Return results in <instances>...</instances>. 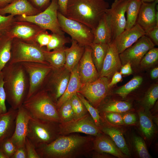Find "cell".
Listing matches in <instances>:
<instances>
[{"instance_id": "cell-34", "label": "cell", "mask_w": 158, "mask_h": 158, "mask_svg": "<svg viewBox=\"0 0 158 158\" xmlns=\"http://www.w3.org/2000/svg\"><path fill=\"white\" fill-rule=\"evenodd\" d=\"M143 80L142 77L135 76L126 84L117 89L115 93L124 98L130 92L139 87Z\"/></svg>"}, {"instance_id": "cell-1", "label": "cell", "mask_w": 158, "mask_h": 158, "mask_svg": "<svg viewBox=\"0 0 158 158\" xmlns=\"http://www.w3.org/2000/svg\"><path fill=\"white\" fill-rule=\"evenodd\" d=\"M95 136L78 133L60 135L51 142L36 147L40 158H80L91 156Z\"/></svg>"}, {"instance_id": "cell-9", "label": "cell", "mask_w": 158, "mask_h": 158, "mask_svg": "<svg viewBox=\"0 0 158 158\" xmlns=\"http://www.w3.org/2000/svg\"><path fill=\"white\" fill-rule=\"evenodd\" d=\"M21 63L29 77V87L26 99L43 89L52 68L49 64L37 62Z\"/></svg>"}, {"instance_id": "cell-8", "label": "cell", "mask_w": 158, "mask_h": 158, "mask_svg": "<svg viewBox=\"0 0 158 158\" xmlns=\"http://www.w3.org/2000/svg\"><path fill=\"white\" fill-rule=\"evenodd\" d=\"M58 18L62 30L69 35L71 40L82 46H90L94 37L90 28L80 22L67 18L59 11Z\"/></svg>"}, {"instance_id": "cell-10", "label": "cell", "mask_w": 158, "mask_h": 158, "mask_svg": "<svg viewBox=\"0 0 158 158\" xmlns=\"http://www.w3.org/2000/svg\"><path fill=\"white\" fill-rule=\"evenodd\" d=\"M109 78L99 77L95 81L82 84L78 91L95 108L98 109L107 95L110 88Z\"/></svg>"}, {"instance_id": "cell-7", "label": "cell", "mask_w": 158, "mask_h": 158, "mask_svg": "<svg viewBox=\"0 0 158 158\" xmlns=\"http://www.w3.org/2000/svg\"><path fill=\"white\" fill-rule=\"evenodd\" d=\"M37 62L49 64L45 60L42 47L37 43L28 42L20 39H13L11 59L8 63Z\"/></svg>"}, {"instance_id": "cell-50", "label": "cell", "mask_w": 158, "mask_h": 158, "mask_svg": "<svg viewBox=\"0 0 158 158\" xmlns=\"http://www.w3.org/2000/svg\"><path fill=\"white\" fill-rule=\"evenodd\" d=\"M11 158H27V155L25 146L17 148Z\"/></svg>"}, {"instance_id": "cell-14", "label": "cell", "mask_w": 158, "mask_h": 158, "mask_svg": "<svg viewBox=\"0 0 158 158\" xmlns=\"http://www.w3.org/2000/svg\"><path fill=\"white\" fill-rule=\"evenodd\" d=\"M154 44L146 35L140 38L135 43L119 54L122 66L129 62L131 66H137L145 54L154 47Z\"/></svg>"}, {"instance_id": "cell-3", "label": "cell", "mask_w": 158, "mask_h": 158, "mask_svg": "<svg viewBox=\"0 0 158 158\" xmlns=\"http://www.w3.org/2000/svg\"><path fill=\"white\" fill-rule=\"evenodd\" d=\"M105 0H68L65 16L80 22L92 32L106 10L109 3Z\"/></svg>"}, {"instance_id": "cell-47", "label": "cell", "mask_w": 158, "mask_h": 158, "mask_svg": "<svg viewBox=\"0 0 158 158\" xmlns=\"http://www.w3.org/2000/svg\"><path fill=\"white\" fill-rule=\"evenodd\" d=\"M105 113L106 118L111 123L117 125L123 124L122 116L118 113L109 112Z\"/></svg>"}, {"instance_id": "cell-52", "label": "cell", "mask_w": 158, "mask_h": 158, "mask_svg": "<svg viewBox=\"0 0 158 158\" xmlns=\"http://www.w3.org/2000/svg\"><path fill=\"white\" fill-rule=\"evenodd\" d=\"M120 73L122 75H129L133 73V70L130 63L128 62L122 66L120 69Z\"/></svg>"}, {"instance_id": "cell-16", "label": "cell", "mask_w": 158, "mask_h": 158, "mask_svg": "<svg viewBox=\"0 0 158 158\" xmlns=\"http://www.w3.org/2000/svg\"><path fill=\"white\" fill-rule=\"evenodd\" d=\"M90 46L85 47L83 56L78 63V71L80 81L82 84L94 82L99 75L93 62Z\"/></svg>"}, {"instance_id": "cell-11", "label": "cell", "mask_w": 158, "mask_h": 158, "mask_svg": "<svg viewBox=\"0 0 158 158\" xmlns=\"http://www.w3.org/2000/svg\"><path fill=\"white\" fill-rule=\"evenodd\" d=\"M59 126L61 135L80 133L96 137L102 133L89 113L81 118L61 123Z\"/></svg>"}, {"instance_id": "cell-30", "label": "cell", "mask_w": 158, "mask_h": 158, "mask_svg": "<svg viewBox=\"0 0 158 158\" xmlns=\"http://www.w3.org/2000/svg\"><path fill=\"white\" fill-rule=\"evenodd\" d=\"M13 40L4 33L0 39V73L11 59Z\"/></svg>"}, {"instance_id": "cell-27", "label": "cell", "mask_w": 158, "mask_h": 158, "mask_svg": "<svg viewBox=\"0 0 158 158\" xmlns=\"http://www.w3.org/2000/svg\"><path fill=\"white\" fill-rule=\"evenodd\" d=\"M66 48L64 47L58 49L48 51L42 47L45 60L53 69H58L64 66L66 61Z\"/></svg>"}, {"instance_id": "cell-23", "label": "cell", "mask_w": 158, "mask_h": 158, "mask_svg": "<svg viewBox=\"0 0 158 158\" xmlns=\"http://www.w3.org/2000/svg\"><path fill=\"white\" fill-rule=\"evenodd\" d=\"M17 113L18 109L11 107L6 113L0 114V143L13 135Z\"/></svg>"}, {"instance_id": "cell-18", "label": "cell", "mask_w": 158, "mask_h": 158, "mask_svg": "<svg viewBox=\"0 0 158 158\" xmlns=\"http://www.w3.org/2000/svg\"><path fill=\"white\" fill-rule=\"evenodd\" d=\"M158 1L151 3L142 2L136 21L146 34L156 26H158L156 20V8Z\"/></svg>"}, {"instance_id": "cell-35", "label": "cell", "mask_w": 158, "mask_h": 158, "mask_svg": "<svg viewBox=\"0 0 158 158\" xmlns=\"http://www.w3.org/2000/svg\"><path fill=\"white\" fill-rule=\"evenodd\" d=\"M50 41L46 46V50L48 51L58 49L65 47V45L71 41L64 35L53 33L51 35Z\"/></svg>"}, {"instance_id": "cell-54", "label": "cell", "mask_w": 158, "mask_h": 158, "mask_svg": "<svg viewBox=\"0 0 158 158\" xmlns=\"http://www.w3.org/2000/svg\"><path fill=\"white\" fill-rule=\"evenodd\" d=\"M38 8H41L47 6L52 0H30Z\"/></svg>"}, {"instance_id": "cell-13", "label": "cell", "mask_w": 158, "mask_h": 158, "mask_svg": "<svg viewBox=\"0 0 158 158\" xmlns=\"http://www.w3.org/2000/svg\"><path fill=\"white\" fill-rule=\"evenodd\" d=\"M71 73L64 66L58 69H52L49 74L43 89L48 92L55 103L64 93Z\"/></svg>"}, {"instance_id": "cell-40", "label": "cell", "mask_w": 158, "mask_h": 158, "mask_svg": "<svg viewBox=\"0 0 158 158\" xmlns=\"http://www.w3.org/2000/svg\"><path fill=\"white\" fill-rule=\"evenodd\" d=\"M158 98V85H154L148 90L144 98L143 103L148 109H151Z\"/></svg>"}, {"instance_id": "cell-57", "label": "cell", "mask_w": 158, "mask_h": 158, "mask_svg": "<svg viewBox=\"0 0 158 158\" xmlns=\"http://www.w3.org/2000/svg\"><path fill=\"white\" fill-rule=\"evenodd\" d=\"M14 0H0V8H3L10 4Z\"/></svg>"}, {"instance_id": "cell-19", "label": "cell", "mask_w": 158, "mask_h": 158, "mask_svg": "<svg viewBox=\"0 0 158 158\" xmlns=\"http://www.w3.org/2000/svg\"><path fill=\"white\" fill-rule=\"evenodd\" d=\"M146 33L138 24L124 30L113 41L119 54L135 43Z\"/></svg>"}, {"instance_id": "cell-48", "label": "cell", "mask_w": 158, "mask_h": 158, "mask_svg": "<svg viewBox=\"0 0 158 158\" xmlns=\"http://www.w3.org/2000/svg\"><path fill=\"white\" fill-rule=\"evenodd\" d=\"M145 35L150 38L155 45H158V26H156Z\"/></svg>"}, {"instance_id": "cell-39", "label": "cell", "mask_w": 158, "mask_h": 158, "mask_svg": "<svg viewBox=\"0 0 158 158\" xmlns=\"http://www.w3.org/2000/svg\"><path fill=\"white\" fill-rule=\"evenodd\" d=\"M77 94L84 104L95 124L100 128L101 126V118L98 109L93 107L81 94L78 92H77Z\"/></svg>"}, {"instance_id": "cell-46", "label": "cell", "mask_w": 158, "mask_h": 158, "mask_svg": "<svg viewBox=\"0 0 158 158\" xmlns=\"http://www.w3.org/2000/svg\"><path fill=\"white\" fill-rule=\"evenodd\" d=\"M25 146L27 155V158H40L36 150V147L32 142L27 137Z\"/></svg>"}, {"instance_id": "cell-38", "label": "cell", "mask_w": 158, "mask_h": 158, "mask_svg": "<svg viewBox=\"0 0 158 158\" xmlns=\"http://www.w3.org/2000/svg\"><path fill=\"white\" fill-rule=\"evenodd\" d=\"M58 111L61 123L68 122L74 119L71 99L64 102Z\"/></svg>"}, {"instance_id": "cell-20", "label": "cell", "mask_w": 158, "mask_h": 158, "mask_svg": "<svg viewBox=\"0 0 158 158\" xmlns=\"http://www.w3.org/2000/svg\"><path fill=\"white\" fill-rule=\"evenodd\" d=\"M122 66L119 54L115 44L112 42L109 44L108 49L104 60L99 77L109 78L120 69Z\"/></svg>"}, {"instance_id": "cell-33", "label": "cell", "mask_w": 158, "mask_h": 158, "mask_svg": "<svg viewBox=\"0 0 158 158\" xmlns=\"http://www.w3.org/2000/svg\"><path fill=\"white\" fill-rule=\"evenodd\" d=\"M139 116L140 127L142 133L147 138H150L155 132V128L152 120L143 112H139Z\"/></svg>"}, {"instance_id": "cell-17", "label": "cell", "mask_w": 158, "mask_h": 158, "mask_svg": "<svg viewBox=\"0 0 158 158\" xmlns=\"http://www.w3.org/2000/svg\"><path fill=\"white\" fill-rule=\"evenodd\" d=\"M31 117L23 105L18 109L14 130L10 138L17 148L25 146L28 123Z\"/></svg>"}, {"instance_id": "cell-6", "label": "cell", "mask_w": 158, "mask_h": 158, "mask_svg": "<svg viewBox=\"0 0 158 158\" xmlns=\"http://www.w3.org/2000/svg\"><path fill=\"white\" fill-rule=\"evenodd\" d=\"M58 11L57 0H52L43 11L34 15L18 16L15 20L30 22L43 30H49L53 33L64 35L58 21Z\"/></svg>"}, {"instance_id": "cell-49", "label": "cell", "mask_w": 158, "mask_h": 158, "mask_svg": "<svg viewBox=\"0 0 158 158\" xmlns=\"http://www.w3.org/2000/svg\"><path fill=\"white\" fill-rule=\"evenodd\" d=\"M123 123L126 124L131 125L135 123L136 121V117L134 114L127 113L125 114L122 116Z\"/></svg>"}, {"instance_id": "cell-43", "label": "cell", "mask_w": 158, "mask_h": 158, "mask_svg": "<svg viewBox=\"0 0 158 158\" xmlns=\"http://www.w3.org/2000/svg\"><path fill=\"white\" fill-rule=\"evenodd\" d=\"M14 16L9 15L4 16L0 14V32L4 33L15 21Z\"/></svg>"}, {"instance_id": "cell-51", "label": "cell", "mask_w": 158, "mask_h": 158, "mask_svg": "<svg viewBox=\"0 0 158 158\" xmlns=\"http://www.w3.org/2000/svg\"><path fill=\"white\" fill-rule=\"evenodd\" d=\"M122 79V74L118 71L116 72L112 76L111 81L110 82L109 86L111 88L114 85L120 82Z\"/></svg>"}, {"instance_id": "cell-25", "label": "cell", "mask_w": 158, "mask_h": 158, "mask_svg": "<svg viewBox=\"0 0 158 158\" xmlns=\"http://www.w3.org/2000/svg\"><path fill=\"white\" fill-rule=\"evenodd\" d=\"M69 48L65 49L66 61L64 67L71 72L78 63L84 53L85 47L80 45L76 41L71 40Z\"/></svg>"}, {"instance_id": "cell-12", "label": "cell", "mask_w": 158, "mask_h": 158, "mask_svg": "<svg viewBox=\"0 0 158 158\" xmlns=\"http://www.w3.org/2000/svg\"><path fill=\"white\" fill-rule=\"evenodd\" d=\"M130 1L115 0L105 13L111 29L112 41L125 29V14Z\"/></svg>"}, {"instance_id": "cell-24", "label": "cell", "mask_w": 158, "mask_h": 158, "mask_svg": "<svg viewBox=\"0 0 158 158\" xmlns=\"http://www.w3.org/2000/svg\"><path fill=\"white\" fill-rule=\"evenodd\" d=\"M82 84L79 77L78 63L71 72L70 77L66 89L56 103L57 109L64 102L70 99L78 92Z\"/></svg>"}, {"instance_id": "cell-45", "label": "cell", "mask_w": 158, "mask_h": 158, "mask_svg": "<svg viewBox=\"0 0 158 158\" xmlns=\"http://www.w3.org/2000/svg\"><path fill=\"white\" fill-rule=\"evenodd\" d=\"M51 35L46 30L40 32L35 39V42L41 47L46 46L49 43Z\"/></svg>"}, {"instance_id": "cell-4", "label": "cell", "mask_w": 158, "mask_h": 158, "mask_svg": "<svg viewBox=\"0 0 158 158\" xmlns=\"http://www.w3.org/2000/svg\"><path fill=\"white\" fill-rule=\"evenodd\" d=\"M22 105L32 117L61 123L56 103L44 89L26 99Z\"/></svg>"}, {"instance_id": "cell-2", "label": "cell", "mask_w": 158, "mask_h": 158, "mask_svg": "<svg viewBox=\"0 0 158 158\" xmlns=\"http://www.w3.org/2000/svg\"><path fill=\"white\" fill-rule=\"evenodd\" d=\"M6 100L11 107L18 109L26 99L28 92V74L21 63H8L2 71Z\"/></svg>"}, {"instance_id": "cell-58", "label": "cell", "mask_w": 158, "mask_h": 158, "mask_svg": "<svg viewBox=\"0 0 158 158\" xmlns=\"http://www.w3.org/2000/svg\"><path fill=\"white\" fill-rule=\"evenodd\" d=\"M0 158H7L1 150L0 148Z\"/></svg>"}, {"instance_id": "cell-21", "label": "cell", "mask_w": 158, "mask_h": 158, "mask_svg": "<svg viewBox=\"0 0 158 158\" xmlns=\"http://www.w3.org/2000/svg\"><path fill=\"white\" fill-rule=\"evenodd\" d=\"M40 12L34 7L28 0H14L5 7L0 8V14L3 15L9 14L15 15L32 16Z\"/></svg>"}, {"instance_id": "cell-5", "label": "cell", "mask_w": 158, "mask_h": 158, "mask_svg": "<svg viewBox=\"0 0 158 158\" xmlns=\"http://www.w3.org/2000/svg\"><path fill=\"white\" fill-rule=\"evenodd\" d=\"M60 123L31 117L26 137L36 147L53 142L61 135Z\"/></svg>"}, {"instance_id": "cell-59", "label": "cell", "mask_w": 158, "mask_h": 158, "mask_svg": "<svg viewBox=\"0 0 158 158\" xmlns=\"http://www.w3.org/2000/svg\"><path fill=\"white\" fill-rule=\"evenodd\" d=\"M142 2H153L154 1H158V0H140Z\"/></svg>"}, {"instance_id": "cell-37", "label": "cell", "mask_w": 158, "mask_h": 158, "mask_svg": "<svg viewBox=\"0 0 158 158\" xmlns=\"http://www.w3.org/2000/svg\"><path fill=\"white\" fill-rule=\"evenodd\" d=\"M71 99L74 113L73 119L81 118L88 113L77 93L72 96Z\"/></svg>"}, {"instance_id": "cell-60", "label": "cell", "mask_w": 158, "mask_h": 158, "mask_svg": "<svg viewBox=\"0 0 158 158\" xmlns=\"http://www.w3.org/2000/svg\"><path fill=\"white\" fill-rule=\"evenodd\" d=\"M4 34V33L0 32V39L1 38V37L2 36V35H3Z\"/></svg>"}, {"instance_id": "cell-15", "label": "cell", "mask_w": 158, "mask_h": 158, "mask_svg": "<svg viewBox=\"0 0 158 158\" xmlns=\"http://www.w3.org/2000/svg\"><path fill=\"white\" fill-rule=\"evenodd\" d=\"M44 30H46L33 23L15 20L4 34L13 39L16 38L28 42L36 43L35 38Z\"/></svg>"}, {"instance_id": "cell-55", "label": "cell", "mask_w": 158, "mask_h": 158, "mask_svg": "<svg viewBox=\"0 0 158 158\" xmlns=\"http://www.w3.org/2000/svg\"><path fill=\"white\" fill-rule=\"evenodd\" d=\"M91 157L94 158H112V156L108 153L99 152L95 151V152H92Z\"/></svg>"}, {"instance_id": "cell-56", "label": "cell", "mask_w": 158, "mask_h": 158, "mask_svg": "<svg viewBox=\"0 0 158 158\" xmlns=\"http://www.w3.org/2000/svg\"><path fill=\"white\" fill-rule=\"evenodd\" d=\"M150 76L152 79H155L158 77V68H154L151 71Z\"/></svg>"}, {"instance_id": "cell-31", "label": "cell", "mask_w": 158, "mask_h": 158, "mask_svg": "<svg viewBox=\"0 0 158 158\" xmlns=\"http://www.w3.org/2000/svg\"><path fill=\"white\" fill-rule=\"evenodd\" d=\"M141 3L140 0H130L126 11L127 19L125 29H129L136 24Z\"/></svg>"}, {"instance_id": "cell-61", "label": "cell", "mask_w": 158, "mask_h": 158, "mask_svg": "<svg viewBox=\"0 0 158 158\" xmlns=\"http://www.w3.org/2000/svg\"></svg>"}, {"instance_id": "cell-53", "label": "cell", "mask_w": 158, "mask_h": 158, "mask_svg": "<svg viewBox=\"0 0 158 158\" xmlns=\"http://www.w3.org/2000/svg\"><path fill=\"white\" fill-rule=\"evenodd\" d=\"M68 0H57L59 11L64 16L66 13V6Z\"/></svg>"}, {"instance_id": "cell-41", "label": "cell", "mask_w": 158, "mask_h": 158, "mask_svg": "<svg viewBox=\"0 0 158 158\" xmlns=\"http://www.w3.org/2000/svg\"><path fill=\"white\" fill-rule=\"evenodd\" d=\"M133 141L134 146L140 157L151 158L148 152L145 142L142 138L138 136H135L133 138Z\"/></svg>"}, {"instance_id": "cell-32", "label": "cell", "mask_w": 158, "mask_h": 158, "mask_svg": "<svg viewBox=\"0 0 158 158\" xmlns=\"http://www.w3.org/2000/svg\"><path fill=\"white\" fill-rule=\"evenodd\" d=\"M131 108V105L129 102L122 101H114L105 104L100 109L99 111L104 113H120L128 111Z\"/></svg>"}, {"instance_id": "cell-26", "label": "cell", "mask_w": 158, "mask_h": 158, "mask_svg": "<svg viewBox=\"0 0 158 158\" xmlns=\"http://www.w3.org/2000/svg\"><path fill=\"white\" fill-rule=\"evenodd\" d=\"M92 32L94 37L92 43L109 44L112 42L111 30L105 13Z\"/></svg>"}, {"instance_id": "cell-36", "label": "cell", "mask_w": 158, "mask_h": 158, "mask_svg": "<svg viewBox=\"0 0 158 158\" xmlns=\"http://www.w3.org/2000/svg\"><path fill=\"white\" fill-rule=\"evenodd\" d=\"M158 60V48L151 49L145 54L142 59L139 65L144 69H148L155 64Z\"/></svg>"}, {"instance_id": "cell-28", "label": "cell", "mask_w": 158, "mask_h": 158, "mask_svg": "<svg viewBox=\"0 0 158 158\" xmlns=\"http://www.w3.org/2000/svg\"><path fill=\"white\" fill-rule=\"evenodd\" d=\"M101 131L109 135L117 147L125 155L129 157L130 153L122 132L111 127H100Z\"/></svg>"}, {"instance_id": "cell-29", "label": "cell", "mask_w": 158, "mask_h": 158, "mask_svg": "<svg viewBox=\"0 0 158 158\" xmlns=\"http://www.w3.org/2000/svg\"><path fill=\"white\" fill-rule=\"evenodd\" d=\"M109 44L92 43L90 46L93 62L99 74L106 55Z\"/></svg>"}, {"instance_id": "cell-42", "label": "cell", "mask_w": 158, "mask_h": 158, "mask_svg": "<svg viewBox=\"0 0 158 158\" xmlns=\"http://www.w3.org/2000/svg\"><path fill=\"white\" fill-rule=\"evenodd\" d=\"M0 148L7 158H11L17 149L10 138L5 139L0 143Z\"/></svg>"}, {"instance_id": "cell-22", "label": "cell", "mask_w": 158, "mask_h": 158, "mask_svg": "<svg viewBox=\"0 0 158 158\" xmlns=\"http://www.w3.org/2000/svg\"><path fill=\"white\" fill-rule=\"evenodd\" d=\"M93 147L94 150L97 152L108 153L119 158L128 157L121 152L112 140L102 134L95 137Z\"/></svg>"}, {"instance_id": "cell-44", "label": "cell", "mask_w": 158, "mask_h": 158, "mask_svg": "<svg viewBox=\"0 0 158 158\" xmlns=\"http://www.w3.org/2000/svg\"><path fill=\"white\" fill-rule=\"evenodd\" d=\"M2 74L0 73V114L6 113L7 109L6 105V95L4 86Z\"/></svg>"}]
</instances>
